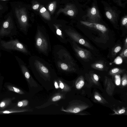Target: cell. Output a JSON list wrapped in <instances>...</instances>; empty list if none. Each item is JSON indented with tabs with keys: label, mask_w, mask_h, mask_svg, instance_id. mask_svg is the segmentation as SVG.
Here are the masks:
<instances>
[{
	"label": "cell",
	"mask_w": 127,
	"mask_h": 127,
	"mask_svg": "<svg viewBox=\"0 0 127 127\" xmlns=\"http://www.w3.org/2000/svg\"><path fill=\"white\" fill-rule=\"evenodd\" d=\"M67 41L70 43L77 55L80 58L86 60L91 58V54L89 51L80 47L76 42L68 38Z\"/></svg>",
	"instance_id": "cell-7"
},
{
	"label": "cell",
	"mask_w": 127,
	"mask_h": 127,
	"mask_svg": "<svg viewBox=\"0 0 127 127\" xmlns=\"http://www.w3.org/2000/svg\"><path fill=\"white\" fill-rule=\"evenodd\" d=\"M20 66L25 77L27 80L29 79L30 77V75L26 65L25 64H22Z\"/></svg>",
	"instance_id": "cell-22"
},
{
	"label": "cell",
	"mask_w": 127,
	"mask_h": 127,
	"mask_svg": "<svg viewBox=\"0 0 127 127\" xmlns=\"http://www.w3.org/2000/svg\"><path fill=\"white\" fill-rule=\"evenodd\" d=\"M85 81L83 76H80L77 80L75 84V87L78 90H80L84 86Z\"/></svg>",
	"instance_id": "cell-18"
},
{
	"label": "cell",
	"mask_w": 127,
	"mask_h": 127,
	"mask_svg": "<svg viewBox=\"0 0 127 127\" xmlns=\"http://www.w3.org/2000/svg\"><path fill=\"white\" fill-rule=\"evenodd\" d=\"M9 3L14 19L20 30L26 34L30 26L26 8L18 1H10Z\"/></svg>",
	"instance_id": "cell-1"
},
{
	"label": "cell",
	"mask_w": 127,
	"mask_h": 127,
	"mask_svg": "<svg viewBox=\"0 0 127 127\" xmlns=\"http://www.w3.org/2000/svg\"><path fill=\"white\" fill-rule=\"evenodd\" d=\"M64 32L67 38L91 49L93 50V47L90 43L73 29L65 27Z\"/></svg>",
	"instance_id": "cell-6"
},
{
	"label": "cell",
	"mask_w": 127,
	"mask_h": 127,
	"mask_svg": "<svg viewBox=\"0 0 127 127\" xmlns=\"http://www.w3.org/2000/svg\"><path fill=\"white\" fill-rule=\"evenodd\" d=\"M14 32L16 33V27L12 12L10 11L3 17L0 28V37L13 35Z\"/></svg>",
	"instance_id": "cell-3"
},
{
	"label": "cell",
	"mask_w": 127,
	"mask_h": 127,
	"mask_svg": "<svg viewBox=\"0 0 127 127\" xmlns=\"http://www.w3.org/2000/svg\"><path fill=\"white\" fill-rule=\"evenodd\" d=\"M0 0V2H7L8 1L10 0Z\"/></svg>",
	"instance_id": "cell-40"
},
{
	"label": "cell",
	"mask_w": 127,
	"mask_h": 127,
	"mask_svg": "<svg viewBox=\"0 0 127 127\" xmlns=\"http://www.w3.org/2000/svg\"><path fill=\"white\" fill-rule=\"evenodd\" d=\"M88 81L90 83L99 85V77L97 75L94 73H91L88 75Z\"/></svg>",
	"instance_id": "cell-15"
},
{
	"label": "cell",
	"mask_w": 127,
	"mask_h": 127,
	"mask_svg": "<svg viewBox=\"0 0 127 127\" xmlns=\"http://www.w3.org/2000/svg\"><path fill=\"white\" fill-rule=\"evenodd\" d=\"M57 2L54 1L51 2L48 7V9L51 14H53L55 11L57 6Z\"/></svg>",
	"instance_id": "cell-24"
},
{
	"label": "cell",
	"mask_w": 127,
	"mask_h": 127,
	"mask_svg": "<svg viewBox=\"0 0 127 127\" xmlns=\"http://www.w3.org/2000/svg\"><path fill=\"white\" fill-rule=\"evenodd\" d=\"M53 53L55 61L70 64L75 66L76 65L75 60L63 46L60 45L55 46Z\"/></svg>",
	"instance_id": "cell-4"
},
{
	"label": "cell",
	"mask_w": 127,
	"mask_h": 127,
	"mask_svg": "<svg viewBox=\"0 0 127 127\" xmlns=\"http://www.w3.org/2000/svg\"><path fill=\"white\" fill-rule=\"evenodd\" d=\"M119 74H117L115 75V82L116 85H119L120 83V78Z\"/></svg>",
	"instance_id": "cell-32"
},
{
	"label": "cell",
	"mask_w": 127,
	"mask_h": 127,
	"mask_svg": "<svg viewBox=\"0 0 127 127\" xmlns=\"http://www.w3.org/2000/svg\"><path fill=\"white\" fill-rule=\"evenodd\" d=\"M55 61L56 66L61 70L67 72H75L76 70L75 66L70 64L57 61Z\"/></svg>",
	"instance_id": "cell-12"
},
{
	"label": "cell",
	"mask_w": 127,
	"mask_h": 127,
	"mask_svg": "<svg viewBox=\"0 0 127 127\" xmlns=\"http://www.w3.org/2000/svg\"><path fill=\"white\" fill-rule=\"evenodd\" d=\"M114 112L112 115H121L125 113L126 112V109L125 107H123L122 108L117 110H113Z\"/></svg>",
	"instance_id": "cell-26"
},
{
	"label": "cell",
	"mask_w": 127,
	"mask_h": 127,
	"mask_svg": "<svg viewBox=\"0 0 127 127\" xmlns=\"http://www.w3.org/2000/svg\"><path fill=\"white\" fill-rule=\"evenodd\" d=\"M62 12L66 15L73 16L75 14V10L72 5L68 4L66 5L64 8H60L58 11L57 14H58Z\"/></svg>",
	"instance_id": "cell-14"
},
{
	"label": "cell",
	"mask_w": 127,
	"mask_h": 127,
	"mask_svg": "<svg viewBox=\"0 0 127 127\" xmlns=\"http://www.w3.org/2000/svg\"><path fill=\"white\" fill-rule=\"evenodd\" d=\"M35 47L41 53L48 56L51 51L49 35L44 30L38 27L35 36Z\"/></svg>",
	"instance_id": "cell-2"
},
{
	"label": "cell",
	"mask_w": 127,
	"mask_h": 127,
	"mask_svg": "<svg viewBox=\"0 0 127 127\" xmlns=\"http://www.w3.org/2000/svg\"><path fill=\"white\" fill-rule=\"evenodd\" d=\"M91 66L95 69L102 71L105 69V65L102 62H98L92 64Z\"/></svg>",
	"instance_id": "cell-17"
},
{
	"label": "cell",
	"mask_w": 127,
	"mask_h": 127,
	"mask_svg": "<svg viewBox=\"0 0 127 127\" xmlns=\"http://www.w3.org/2000/svg\"><path fill=\"white\" fill-rule=\"evenodd\" d=\"M126 70L124 69L115 67L111 69L109 72V75L114 76L117 74H119L123 73Z\"/></svg>",
	"instance_id": "cell-20"
},
{
	"label": "cell",
	"mask_w": 127,
	"mask_h": 127,
	"mask_svg": "<svg viewBox=\"0 0 127 127\" xmlns=\"http://www.w3.org/2000/svg\"><path fill=\"white\" fill-rule=\"evenodd\" d=\"M106 15L107 17L109 19L111 20L112 19V15L110 12L109 11H106Z\"/></svg>",
	"instance_id": "cell-33"
},
{
	"label": "cell",
	"mask_w": 127,
	"mask_h": 127,
	"mask_svg": "<svg viewBox=\"0 0 127 127\" xmlns=\"http://www.w3.org/2000/svg\"><path fill=\"white\" fill-rule=\"evenodd\" d=\"M65 27L61 24L55 23L53 24L51 29L58 39L62 43H66L68 41L64 32Z\"/></svg>",
	"instance_id": "cell-8"
},
{
	"label": "cell",
	"mask_w": 127,
	"mask_h": 127,
	"mask_svg": "<svg viewBox=\"0 0 127 127\" xmlns=\"http://www.w3.org/2000/svg\"><path fill=\"white\" fill-rule=\"evenodd\" d=\"M55 87L56 89H58L59 88V86L58 85V84L56 82H55Z\"/></svg>",
	"instance_id": "cell-41"
},
{
	"label": "cell",
	"mask_w": 127,
	"mask_h": 127,
	"mask_svg": "<svg viewBox=\"0 0 127 127\" xmlns=\"http://www.w3.org/2000/svg\"><path fill=\"white\" fill-rule=\"evenodd\" d=\"M80 22L82 24L100 32L103 34L107 32V29L104 25L96 23L82 21H81Z\"/></svg>",
	"instance_id": "cell-10"
},
{
	"label": "cell",
	"mask_w": 127,
	"mask_h": 127,
	"mask_svg": "<svg viewBox=\"0 0 127 127\" xmlns=\"http://www.w3.org/2000/svg\"><path fill=\"white\" fill-rule=\"evenodd\" d=\"M127 17L123 19L122 21V25L124 26H127Z\"/></svg>",
	"instance_id": "cell-34"
},
{
	"label": "cell",
	"mask_w": 127,
	"mask_h": 127,
	"mask_svg": "<svg viewBox=\"0 0 127 127\" xmlns=\"http://www.w3.org/2000/svg\"><path fill=\"white\" fill-rule=\"evenodd\" d=\"M28 101L26 100H23L19 102L17 104V106L19 107L25 106L27 105Z\"/></svg>",
	"instance_id": "cell-30"
},
{
	"label": "cell",
	"mask_w": 127,
	"mask_h": 127,
	"mask_svg": "<svg viewBox=\"0 0 127 127\" xmlns=\"http://www.w3.org/2000/svg\"><path fill=\"white\" fill-rule=\"evenodd\" d=\"M124 48H127V37L125 39L124 42Z\"/></svg>",
	"instance_id": "cell-38"
},
{
	"label": "cell",
	"mask_w": 127,
	"mask_h": 127,
	"mask_svg": "<svg viewBox=\"0 0 127 127\" xmlns=\"http://www.w3.org/2000/svg\"><path fill=\"white\" fill-rule=\"evenodd\" d=\"M121 49V46H118L115 47L113 49L112 52V55H115L119 52Z\"/></svg>",
	"instance_id": "cell-29"
},
{
	"label": "cell",
	"mask_w": 127,
	"mask_h": 127,
	"mask_svg": "<svg viewBox=\"0 0 127 127\" xmlns=\"http://www.w3.org/2000/svg\"><path fill=\"white\" fill-rule=\"evenodd\" d=\"M61 98V96L60 95L56 96L52 98V100L54 101H56L60 99Z\"/></svg>",
	"instance_id": "cell-35"
},
{
	"label": "cell",
	"mask_w": 127,
	"mask_h": 127,
	"mask_svg": "<svg viewBox=\"0 0 127 127\" xmlns=\"http://www.w3.org/2000/svg\"><path fill=\"white\" fill-rule=\"evenodd\" d=\"M89 107L86 103L81 101H78L76 104L69 109L64 111L71 113H79L86 109Z\"/></svg>",
	"instance_id": "cell-9"
},
{
	"label": "cell",
	"mask_w": 127,
	"mask_h": 127,
	"mask_svg": "<svg viewBox=\"0 0 127 127\" xmlns=\"http://www.w3.org/2000/svg\"><path fill=\"white\" fill-rule=\"evenodd\" d=\"M120 55L122 58H127V48H124Z\"/></svg>",
	"instance_id": "cell-31"
},
{
	"label": "cell",
	"mask_w": 127,
	"mask_h": 127,
	"mask_svg": "<svg viewBox=\"0 0 127 127\" xmlns=\"http://www.w3.org/2000/svg\"><path fill=\"white\" fill-rule=\"evenodd\" d=\"M121 85L122 87L126 86L127 84V75L126 73L125 74L121 80Z\"/></svg>",
	"instance_id": "cell-28"
},
{
	"label": "cell",
	"mask_w": 127,
	"mask_h": 127,
	"mask_svg": "<svg viewBox=\"0 0 127 127\" xmlns=\"http://www.w3.org/2000/svg\"><path fill=\"white\" fill-rule=\"evenodd\" d=\"M7 87L9 90L19 94H23V92L19 89L10 85H8Z\"/></svg>",
	"instance_id": "cell-25"
},
{
	"label": "cell",
	"mask_w": 127,
	"mask_h": 127,
	"mask_svg": "<svg viewBox=\"0 0 127 127\" xmlns=\"http://www.w3.org/2000/svg\"><path fill=\"white\" fill-rule=\"evenodd\" d=\"M94 97L95 99L99 103L102 104H105L108 103L101 95L96 92H95L94 93Z\"/></svg>",
	"instance_id": "cell-19"
},
{
	"label": "cell",
	"mask_w": 127,
	"mask_h": 127,
	"mask_svg": "<svg viewBox=\"0 0 127 127\" xmlns=\"http://www.w3.org/2000/svg\"><path fill=\"white\" fill-rule=\"evenodd\" d=\"M11 100L9 99L5 100L0 103V108H4L8 106L10 103Z\"/></svg>",
	"instance_id": "cell-27"
},
{
	"label": "cell",
	"mask_w": 127,
	"mask_h": 127,
	"mask_svg": "<svg viewBox=\"0 0 127 127\" xmlns=\"http://www.w3.org/2000/svg\"><path fill=\"white\" fill-rule=\"evenodd\" d=\"M90 22L96 23L100 19V17L97 10L95 6L90 9L88 12Z\"/></svg>",
	"instance_id": "cell-13"
},
{
	"label": "cell",
	"mask_w": 127,
	"mask_h": 127,
	"mask_svg": "<svg viewBox=\"0 0 127 127\" xmlns=\"http://www.w3.org/2000/svg\"><path fill=\"white\" fill-rule=\"evenodd\" d=\"M3 17L4 16L3 15H0V27H1V24L2 22Z\"/></svg>",
	"instance_id": "cell-37"
},
{
	"label": "cell",
	"mask_w": 127,
	"mask_h": 127,
	"mask_svg": "<svg viewBox=\"0 0 127 127\" xmlns=\"http://www.w3.org/2000/svg\"><path fill=\"white\" fill-rule=\"evenodd\" d=\"M39 4H36L33 5L32 8L33 10H37L39 8Z\"/></svg>",
	"instance_id": "cell-36"
},
{
	"label": "cell",
	"mask_w": 127,
	"mask_h": 127,
	"mask_svg": "<svg viewBox=\"0 0 127 127\" xmlns=\"http://www.w3.org/2000/svg\"><path fill=\"white\" fill-rule=\"evenodd\" d=\"M39 12L41 16L46 20L50 21L51 17L49 12L42 5H41L39 8Z\"/></svg>",
	"instance_id": "cell-16"
},
{
	"label": "cell",
	"mask_w": 127,
	"mask_h": 127,
	"mask_svg": "<svg viewBox=\"0 0 127 127\" xmlns=\"http://www.w3.org/2000/svg\"><path fill=\"white\" fill-rule=\"evenodd\" d=\"M8 9L7 2H0V15H3L7 11Z\"/></svg>",
	"instance_id": "cell-21"
},
{
	"label": "cell",
	"mask_w": 127,
	"mask_h": 127,
	"mask_svg": "<svg viewBox=\"0 0 127 127\" xmlns=\"http://www.w3.org/2000/svg\"><path fill=\"white\" fill-rule=\"evenodd\" d=\"M0 43L1 46L5 49L15 50L27 55H31L30 52L27 48L17 39L8 41L1 40Z\"/></svg>",
	"instance_id": "cell-5"
},
{
	"label": "cell",
	"mask_w": 127,
	"mask_h": 127,
	"mask_svg": "<svg viewBox=\"0 0 127 127\" xmlns=\"http://www.w3.org/2000/svg\"><path fill=\"white\" fill-rule=\"evenodd\" d=\"M104 86L107 94L109 96H112L115 88V85L112 79L107 76H105Z\"/></svg>",
	"instance_id": "cell-11"
},
{
	"label": "cell",
	"mask_w": 127,
	"mask_h": 127,
	"mask_svg": "<svg viewBox=\"0 0 127 127\" xmlns=\"http://www.w3.org/2000/svg\"><path fill=\"white\" fill-rule=\"evenodd\" d=\"M60 87L61 89H63V88L64 87V86L63 84L62 83H60Z\"/></svg>",
	"instance_id": "cell-39"
},
{
	"label": "cell",
	"mask_w": 127,
	"mask_h": 127,
	"mask_svg": "<svg viewBox=\"0 0 127 127\" xmlns=\"http://www.w3.org/2000/svg\"><path fill=\"white\" fill-rule=\"evenodd\" d=\"M25 111L24 110L12 109H11L0 111V114H8L12 113H16L23 112Z\"/></svg>",
	"instance_id": "cell-23"
}]
</instances>
